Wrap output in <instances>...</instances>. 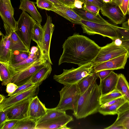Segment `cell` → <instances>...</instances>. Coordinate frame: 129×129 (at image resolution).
Here are the masks:
<instances>
[{
	"label": "cell",
	"instance_id": "ba28073f",
	"mask_svg": "<svg viewBox=\"0 0 129 129\" xmlns=\"http://www.w3.org/2000/svg\"><path fill=\"white\" fill-rule=\"evenodd\" d=\"M126 49L122 46H118L113 41L102 47L93 61L94 66L123 54L127 53Z\"/></svg>",
	"mask_w": 129,
	"mask_h": 129
},
{
	"label": "cell",
	"instance_id": "5bb4252c",
	"mask_svg": "<svg viewBox=\"0 0 129 129\" xmlns=\"http://www.w3.org/2000/svg\"><path fill=\"white\" fill-rule=\"evenodd\" d=\"M128 57L126 53L99 63L94 67V72L104 70L124 69Z\"/></svg>",
	"mask_w": 129,
	"mask_h": 129
},
{
	"label": "cell",
	"instance_id": "9a60e30c",
	"mask_svg": "<svg viewBox=\"0 0 129 129\" xmlns=\"http://www.w3.org/2000/svg\"><path fill=\"white\" fill-rule=\"evenodd\" d=\"M47 110L45 105L37 96L31 99L28 111V117L37 122L46 114Z\"/></svg>",
	"mask_w": 129,
	"mask_h": 129
},
{
	"label": "cell",
	"instance_id": "f546056e",
	"mask_svg": "<svg viewBox=\"0 0 129 129\" xmlns=\"http://www.w3.org/2000/svg\"><path fill=\"white\" fill-rule=\"evenodd\" d=\"M30 54V51L16 50L12 52L10 59L8 63L9 64H13L20 63L27 58Z\"/></svg>",
	"mask_w": 129,
	"mask_h": 129
},
{
	"label": "cell",
	"instance_id": "ab89813d",
	"mask_svg": "<svg viewBox=\"0 0 129 129\" xmlns=\"http://www.w3.org/2000/svg\"><path fill=\"white\" fill-rule=\"evenodd\" d=\"M18 87L16 84L13 82L9 83L7 85L6 90V92L8 94V96H10L16 91Z\"/></svg>",
	"mask_w": 129,
	"mask_h": 129
},
{
	"label": "cell",
	"instance_id": "7c38bea8",
	"mask_svg": "<svg viewBox=\"0 0 129 129\" xmlns=\"http://www.w3.org/2000/svg\"><path fill=\"white\" fill-rule=\"evenodd\" d=\"M101 14L108 18L116 24H122L126 19V15L122 13L119 6L112 4L110 3H105L100 7Z\"/></svg>",
	"mask_w": 129,
	"mask_h": 129
},
{
	"label": "cell",
	"instance_id": "f6af8a7d",
	"mask_svg": "<svg viewBox=\"0 0 129 129\" xmlns=\"http://www.w3.org/2000/svg\"><path fill=\"white\" fill-rule=\"evenodd\" d=\"M62 3L69 7L74 8V4L75 0H59Z\"/></svg>",
	"mask_w": 129,
	"mask_h": 129
},
{
	"label": "cell",
	"instance_id": "7402d4cb",
	"mask_svg": "<svg viewBox=\"0 0 129 129\" xmlns=\"http://www.w3.org/2000/svg\"><path fill=\"white\" fill-rule=\"evenodd\" d=\"M2 36L0 43V62L8 63L11 55V40L10 35H5L0 31Z\"/></svg>",
	"mask_w": 129,
	"mask_h": 129
},
{
	"label": "cell",
	"instance_id": "816d5d0a",
	"mask_svg": "<svg viewBox=\"0 0 129 129\" xmlns=\"http://www.w3.org/2000/svg\"><path fill=\"white\" fill-rule=\"evenodd\" d=\"M121 125L124 127L125 129H129V118L125 119Z\"/></svg>",
	"mask_w": 129,
	"mask_h": 129
},
{
	"label": "cell",
	"instance_id": "9f6ffc18",
	"mask_svg": "<svg viewBox=\"0 0 129 129\" xmlns=\"http://www.w3.org/2000/svg\"><path fill=\"white\" fill-rule=\"evenodd\" d=\"M0 3L11 4L10 0H0Z\"/></svg>",
	"mask_w": 129,
	"mask_h": 129
},
{
	"label": "cell",
	"instance_id": "f1b7e54d",
	"mask_svg": "<svg viewBox=\"0 0 129 129\" xmlns=\"http://www.w3.org/2000/svg\"><path fill=\"white\" fill-rule=\"evenodd\" d=\"M12 75L7 62H0V79L2 84L6 85L11 82Z\"/></svg>",
	"mask_w": 129,
	"mask_h": 129
},
{
	"label": "cell",
	"instance_id": "8d00e7d4",
	"mask_svg": "<svg viewBox=\"0 0 129 129\" xmlns=\"http://www.w3.org/2000/svg\"><path fill=\"white\" fill-rule=\"evenodd\" d=\"M129 118V108L118 114L115 122L112 125H121L123 121Z\"/></svg>",
	"mask_w": 129,
	"mask_h": 129
},
{
	"label": "cell",
	"instance_id": "11a10c76",
	"mask_svg": "<svg viewBox=\"0 0 129 129\" xmlns=\"http://www.w3.org/2000/svg\"><path fill=\"white\" fill-rule=\"evenodd\" d=\"M122 27L129 29V18L127 21L122 23Z\"/></svg>",
	"mask_w": 129,
	"mask_h": 129
},
{
	"label": "cell",
	"instance_id": "bcb514c9",
	"mask_svg": "<svg viewBox=\"0 0 129 129\" xmlns=\"http://www.w3.org/2000/svg\"><path fill=\"white\" fill-rule=\"evenodd\" d=\"M123 98V96L119 98L101 105L103 106L106 107L112 105L122 100Z\"/></svg>",
	"mask_w": 129,
	"mask_h": 129
},
{
	"label": "cell",
	"instance_id": "ac0fdd59",
	"mask_svg": "<svg viewBox=\"0 0 129 129\" xmlns=\"http://www.w3.org/2000/svg\"><path fill=\"white\" fill-rule=\"evenodd\" d=\"M129 108V102L124 98L118 102L106 107L101 106L99 112L104 115H117Z\"/></svg>",
	"mask_w": 129,
	"mask_h": 129
},
{
	"label": "cell",
	"instance_id": "30bf717a",
	"mask_svg": "<svg viewBox=\"0 0 129 129\" xmlns=\"http://www.w3.org/2000/svg\"><path fill=\"white\" fill-rule=\"evenodd\" d=\"M32 98L23 100L5 110L7 112V120H20L28 117L29 105Z\"/></svg>",
	"mask_w": 129,
	"mask_h": 129
},
{
	"label": "cell",
	"instance_id": "3957f363",
	"mask_svg": "<svg viewBox=\"0 0 129 129\" xmlns=\"http://www.w3.org/2000/svg\"><path fill=\"white\" fill-rule=\"evenodd\" d=\"M94 63L92 61L77 68L64 69L61 74L54 75L53 79L64 86L77 84L84 77L94 72Z\"/></svg>",
	"mask_w": 129,
	"mask_h": 129
},
{
	"label": "cell",
	"instance_id": "83f0119b",
	"mask_svg": "<svg viewBox=\"0 0 129 129\" xmlns=\"http://www.w3.org/2000/svg\"><path fill=\"white\" fill-rule=\"evenodd\" d=\"M66 114V111L56 109L55 108L51 109L47 108L46 114L37 121V124L49 121Z\"/></svg>",
	"mask_w": 129,
	"mask_h": 129
},
{
	"label": "cell",
	"instance_id": "4fadbf2b",
	"mask_svg": "<svg viewBox=\"0 0 129 129\" xmlns=\"http://www.w3.org/2000/svg\"><path fill=\"white\" fill-rule=\"evenodd\" d=\"M30 51V54L29 57L22 62L16 64H8L9 68L12 77L16 73L32 65L39 59L42 54L38 45L32 47Z\"/></svg>",
	"mask_w": 129,
	"mask_h": 129
},
{
	"label": "cell",
	"instance_id": "7bdbcfd3",
	"mask_svg": "<svg viewBox=\"0 0 129 129\" xmlns=\"http://www.w3.org/2000/svg\"><path fill=\"white\" fill-rule=\"evenodd\" d=\"M129 0H123L121 5L119 6L121 11L125 15L127 14Z\"/></svg>",
	"mask_w": 129,
	"mask_h": 129
},
{
	"label": "cell",
	"instance_id": "680465c9",
	"mask_svg": "<svg viewBox=\"0 0 129 129\" xmlns=\"http://www.w3.org/2000/svg\"><path fill=\"white\" fill-rule=\"evenodd\" d=\"M71 128L68 127L67 126V125H65L63 126L60 129H71Z\"/></svg>",
	"mask_w": 129,
	"mask_h": 129
},
{
	"label": "cell",
	"instance_id": "60d3db41",
	"mask_svg": "<svg viewBox=\"0 0 129 129\" xmlns=\"http://www.w3.org/2000/svg\"><path fill=\"white\" fill-rule=\"evenodd\" d=\"M113 70H106L101 71L96 73L97 76L100 79V80H102L108 76Z\"/></svg>",
	"mask_w": 129,
	"mask_h": 129
},
{
	"label": "cell",
	"instance_id": "44dd1931",
	"mask_svg": "<svg viewBox=\"0 0 129 129\" xmlns=\"http://www.w3.org/2000/svg\"><path fill=\"white\" fill-rule=\"evenodd\" d=\"M4 27L6 34H9L11 40V49L12 52L18 50L28 51L30 50L19 37L15 30L8 26L4 22Z\"/></svg>",
	"mask_w": 129,
	"mask_h": 129
},
{
	"label": "cell",
	"instance_id": "d4e9b609",
	"mask_svg": "<svg viewBox=\"0 0 129 129\" xmlns=\"http://www.w3.org/2000/svg\"><path fill=\"white\" fill-rule=\"evenodd\" d=\"M52 71L51 64L48 63L34 75L30 80L34 84L39 86L50 76Z\"/></svg>",
	"mask_w": 129,
	"mask_h": 129
},
{
	"label": "cell",
	"instance_id": "b9f144b4",
	"mask_svg": "<svg viewBox=\"0 0 129 129\" xmlns=\"http://www.w3.org/2000/svg\"><path fill=\"white\" fill-rule=\"evenodd\" d=\"M7 112L6 110L0 111V129H1L4 123L7 121Z\"/></svg>",
	"mask_w": 129,
	"mask_h": 129
},
{
	"label": "cell",
	"instance_id": "91938a15",
	"mask_svg": "<svg viewBox=\"0 0 129 129\" xmlns=\"http://www.w3.org/2000/svg\"><path fill=\"white\" fill-rule=\"evenodd\" d=\"M104 2L105 3H110V0H103Z\"/></svg>",
	"mask_w": 129,
	"mask_h": 129
},
{
	"label": "cell",
	"instance_id": "d590c367",
	"mask_svg": "<svg viewBox=\"0 0 129 129\" xmlns=\"http://www.w3.org/2000/svg\"><path fill=\"white\" fill-rule=\"evenodd\" d=\"M36 85H37L33 83L30 80L24 84L18 86L16 91L11 94L10 96H12L22 92Z\"/></svg>",
	"mask_w": 129,
	"mask_h": 129
},
{
	"label": "cell",
	"instance_id": "277c9868",
	"mask_svg": "<svg viewBox=\"0 0 129 129\" xmlns=\"http://www.w3.org/2000/svg\"><path fill=\"white\" fill-rule=\"evenodd\" d=\"M59 92L60 99L56 109L64 111H75L80 95L77 84L64 86Z\"/></svg>",
	"mask_w": 129,
	"mask_h": 129
},
{
	"label": "cell",
	"instance_id": "d6986e66",
	"mask_svg": "<svg viewBox=\"0 0 129 129\" xmlns=\"http://www.w3.org/2000/svg\"><path fill=\"white\" fill-rule=\"evenodd\" d=\"M54 5L56 9L53 12L73 23L81 25L82 19L75 11L73 9L56 4Z\"/></svg>",
	"mask_w": 129,
	"mask_h": 129
},
{
	"label": "cell",
	"instance_id": "603a6c76",
	"mask_svg": "<svg viewBox=\"0 0 129 129\" xmlns=\"http://www.w3.org/2000/svg\"><path fill=\"white\" fill-rule=\"evenodd\" d=\"M19 9L28 12L38 23L41 24L42 17L36 7L35 3L29 0H21Z\"/></svg>",
	"mask_w": 129,
	"mask_h": 129
},
{
	"label": "cell",
	"instance_id": "836d02e7",
	"mask_svg": "<svg viewBox=\"0 0 129 129\" xmlns=\"http://www.w3.org/2000/svg\"><path fill=\"white\" fill-rule=\"evenodd\" d=\"M110 24L115 30L118 38L122 41L129 40V29L111 23Z\"/></svg>",
	"mask_w": 129,
	"mask_h": 129
},
{
	"label": "cell",
	"instance_id": "74e56055",
	"mask_svg": "<svg viewBox=\"0 0 129 129\" xmlns=\"http://www.w3.org/2000/svg\"><path fill=\"white\" fill-rule=\"evenodd\" d=\"M83 8L97 15L99 14V11L100 10V7L99 6L92 3L84 4Z\"/></svg>",
	"mask_w": 129,
	"mask_h": 129
},
{
	"label": "cell",
	"instance_id": "e0dca14e",
	"mask_svg": "<svg viewBox=\"0 0 129 129\" xmlns=\"http://www.w3.org/2000/svg\"><path fill=\"white\" fill-rule=\"evenodd\" d=\"M73 121L72 116L67 114L55 119L37 124L36 129H59Z\"/></svg>",
	"mask_w": 129,
	"mask_h": 129
},
{
	"label": "cell",
	"instance_id": "6f0895ef",
	"mask_svg": "<svg viewBox=\"0 0 129 129\" xmlns=\"http://www.w3.org/2000/svg\"><path fill=\"white\" fill-rule=\"evenodd\" d=\"M5 98V97L3 95H0V103H1Z\"/></svg>",
	"mask_w": 129,
	"mask_h": 129
},
{
	"label": "cell",
	"instance_id": "681fc988",
	"mask_svg": "<svg viewBox=\"0 0 129 129\" xmlns=\"http://www.w3.org/2000/svg\"><path fill=\"white\" fill-rule=\"evenodd\" d=\"M105 129H125L122 125H111L110 126L104 128Z\"/></svg>",
	"mask_w": 129,
	"mask_h": 129
},
{
	"label": "cell",
	"instance_id": "52a82bcc",
	"mask_svg": "<svg viewBox=\"0 0 129 129\" xmlns=\"http://www.w3.org/2000/svg\"><path fill=\"white\" fill-rule=\"evenodd\" d=\"M48 63L42 54L39 59L32 65L14 75L10 82L15 84L18 86L24 84L30 80L34 75Z\"/></svg>",
	"mask_w": 129,
	"mask_h": 129
},
{
	"label": "cell",
	"instance_id": "484cf974",
	"mask_svg": "<svg viewBox=\"0 0 129 129\" xmlns=\"http://www.w3.org/2000/svg\"><path fill=\"white\" fill-rule=\"evenodd\" d=\"M115 88L129 102V84L123 74H118V79Z\"/></svg>",
	"mask_w": 129,
	"mask_h": 129
},
{
	"label": "cell",
	"instance_id": "9c48e42d",
	"mask_svg": "<svg viewBox=\"0 0 129 129\" xmlns=\"http://www.w3.org/2000/svg\"><path fill=\"white\" fill-rule=\"evenodd\" d=\"M44 33L43 40L40 48L41 52L48 62L52 65L50 55L51 39L54 28L51 17L47 15L46 22L43 26Z\"/></svg>",
	"mask_w": 129,
	"mask_h": 129
},
{
	"label": "cell",
	"instance_id": "1f68e13d",
	"mask_svg": "<svg viewBox=\"0 0 129 129\" xmlns=\"http://www.w3.org/2000/svg\"><path fill=\"white\" fill-rule=\"evenodd\" d=\"M37 122L28 117L19 120L14 129H36Z\"/></svg>",
	"mask_w": 129,
	"mask_h": 129
},
{
	"label": "cell",
	"instance_id": "94428289",
	"mask_svg": "<svg viewBox=\"0 0 129 129\" xmlns=\"http://www.w3.org/2000/svg\"><path fill=\"white\" fill-rule=\"evenodd\" d=\"M127 14H128L129 16V0L128 2V11Z\"/></svg>",
	"mask_w": 129,
	"mask_h": 129
},
{
	"label": "cell",
	"instance_id": "6da1fadb",
	"mask_svg": "<svg viewBox=\"0 0 129 129\" xmlns=\"http://www.w3.org/2000/svg\"><path fill=\"white\" fill-rule=\"evenodd\" d=\"M63 51L58 65L63 63H73L79 66L93 61L100 47L85 36L74 34L68 37L62 45Z\"/></svg>",
	"mask_w": 129,
	"mask_h": 129
},
{
	"label": "cell",
	"instance_id": "6125c7cd",
	"mask_svg": "<svg viewBox=\"0 0 129 129\" xmlns=\"http://www.w3.org/2000/svg\"><path fill=\"white\" fill-rule=\"evenodd\" d=\"M79 0L81 1L82 2H83V3H84V0Z\"/></svg>",
	"mask_w": 129,
	"mask_h": 129
},
{
	"label": "cell",
	"instance_id": "d6a6232c",
	"mask_svg": "<svg viewBox=\"0 0 129 129\" xmlns=\"http://www.w3.org/2000/svg\"><path fill=\"white\" fill-rule=\"evenodd\" d=\"M123 96L122 94L116 89L111 92L103 96L100 98L101 105L119 97Z\"/></svg>",
	"mask_w": 129,
	"mask_h": 129
},
{
	"label": "cell",
	"instance_id": "8992f818",
	"mask_svg": "<svg viewBox=\"0 0 129 129\" xmlns=\"http://www.w3.org/2000/svg\"><path fill=\"white\" fill-rule=\"evenodd\" d=\"M81 23L83 33L88 35L99 34L110 38L113 41L118 38L115 30L109 23L102 24L82 20Z\"/></svg>",
	"mask_w": 129,
	"mask_h": 129
},
{
	"label": "cell",
	"instance_id": "ee69618b",
	"mask_svg": "<svg viewBox=\"0 0 129 129\" xmlns=\"http://www.w3.org/2000/svg\"><path fill=\"white\" fill-rule=\"evenodd\" d=\"M84 4L92 3L97 5L100 7L103 6L104 4V3L103 0H84Z\"/></svg>",
	"mask_w": 129,
	"mask_h": 129
},
{
	"label": "cell",
	"instance_id": "f5cc1de1",
	"mask_svg": "<svg viewBox=\"0 0 129 129\" xmlns=\"http://www.w3.org/2000/svg\"><path fill=\"white\" fill-rule=\"evenodd\" d=\"M114 44L116 46H121L122 41L119 38H116L113 41Z\"/></svg>",
	"mask_w": 129,
	"mask_h": 129
},
{
	"label": "cell",
	"instance_id": "f35d334b",
	"mask_svg": "<svg viewBox=\"0 0 129 129\" xmlns=\"http://www.w3.org/2000/svg\"><path fill=\"white\" fill-rule=\"evenodd\" d=\"M18 121L17 120H7L4 123L1 129H14Z\"/></svg>",
	"mask_w": 129,
	"mask_h": 129
},
{
	"label": "cell",
	"instance_id": "c3c4849f",
	"mask_svg": "<svg viewBox=\"0 0 129 129\" xmlns=\"http://www.w3.org/2000/svg\"><path fill=\"white\" fill-rule=\"evenodd\" d=\"M84 3L79 0H75L74 4L75 8L81 9L83 8L82 5Z\"/></svg>",
	"mask_w": 129,
	"mask_h": 129
},
{
	"label": "cell",
	"instance_id": "5b68a950",
	"mask_svg": "<svg viewBox=\"0 0 129 129\" xmlns=\"http://www.w3.org/2000/svg\"><path fill=\"white\" fill-rule=\"evenodd\" d=\"M36 22L25 11H22L17 21V28L15 31L29 50L34 26Z\"/></svg>",
	"mask_w": 129,
	"mask_h": 129
},
{
	"label": "cell",
	"instance_id": "2e32d148",
	"mask_svg": "<svg viewBox=\"0 0 129 129\" xmlns=\"http://www.w3.org/2000/svg\"><path fill=\"white\" fill-rule=\"evenodd\" d=\"M14 11L11 4L0 3V15L3 22L15 31L17 23L13 16Z\"/></svg>",
	"mask_w": 129,
	"mask_h": 129
},
{
	"label": "cell",
	"instance_id": "e575fe53",
	"mask_svg": "<svg viewBox=\"0 0 129 129\" xmlns=\"http://www.w3.org/2000/svg\"><path fill=\"white\" fill-rule=\"evenodd\" d=\"M37 6L39 8L53 11L56 9L54 4L48 0H37Z\"/></svg>",
	"mask_w": 129,
	"mask_h": 129
},
{
	"label": "cell",
	"instance_id": "7a4b0ae2",
	"mask_svg": "<svg viewBox=\"0 0 129 129\" xmlns=\"http://www.w3.org/2000/svg\"><path fill=\"white\" fill-rule=\"evenodd\" d=\"M96 80H94L87 90L80 95L76 108L72 114L77 119L85 118L99 112L101 106V94Z\"/></svg>",
	"mask_w": 129,
	"mask_h": 129
},
{
	"label": "cell",
	"instance_id": "4316f807",
	"mask_svg": "<svg viewBox=\"0 0 129 129\" xmlns=\"http://www.w3.org/2000/svg\"><path fill=\"white\" fill-rule=\"evenodd\" d=\"M98 77L96 73L94 72L84 77L77 83L80 95L87 90L93 81L96 80Z\"/></svg>",
	"mask_w": 129,
	"mask_h": 129
},
{
	"label": "cell",
	"instance_id": "db71d44e",
	"mask_svg": "<svg viewBox=\"0 0 129 129\" xmlns=\"http://www.w3.org/2000/svg\"><path fill=\"white\" fill-rule=\"evenodd\" d=\"M54 4H56L59 6L68 7L67 5L64 4L60 1L59 0H48Z\"/></svg>",
	"mask_w": 129,
	"mask_h": 129
},
{
	"label": "cell",
	"instance_id": "8fae6325",
	"mask_svg": "<svg viewBox=\"0 0 129 129\" xmlns=\"http://www.w3.org/2000/svg\"><path fill=\"white\" fill-rule=\"evenodd\" d=\"M39 86L35 85L28 90L19 94L5 98L0 103V111L5 110L14 104L25 99L37 96Z\"/></svg>",
	"mask_w": 129,
	"mask_h": 129
},
{
	"label": "cell",
	"instance_id": "f907efd6",
	"mask_svg": "<svg viewBox=\"0 0 129 129\" xmlns=\"http://www.w3.org/2000/svg\"><path fill=\"white\" fill-rule=\"evenodd\" d=\"M123 0H110V3L112 5L118 6L121 5Z\"/></svg>",
	"mask_w": 129,
	"mask_h": 129
},
{
	"label": "cell",
	"instance_id": "cb8c5ba5",
	"mask_svg": "<svg viewBox=\"0 0 129 129\" xmlns=\"http://www.w3.org/2000/svg\"><path fill=\"white\" fill-rule=\"evenodd\" d=\"M73 9L82 20L102 24H108L109 23L101 17L99 14L97 15L83 8L81 9L74 8Z\"/></svg>",
	"mask_w": 129,
	"mask_h": 129
},
{
	"label": "cell",
	"instance_id": "4dcf8cb0",
	"mask_svg": "<svg viewBox=\"0 0 129 129\" xmlns=\"http://www.w3.org/2000/svg\"><path fill=\"white\" fill-rule=\"evenodd\" d=\"M44 33L43 27L36 22L34 25L32 40L37 44L39 48L42 43Z\"/></svg>",
	"mask_w": 129,
	"mask_h": 129
},
{
	"label": "cell",
	"instance_id": "7dc6e473",
	"mask_svg": "<svg viewBox=\"0 0 129 129\" xmlns=\"http://www.w3.org/2000/svg\"><path fill=\"white\" fill-rule=\"evenodd\" d=\"M122 43L121 46L124 47L127 50V54L129 58V40L122 41Z\"/></svg>",
	"mask_w": 129,
	"mask_h": 129
},
{
	"label": "cell",
	"instance_id": "ffe728a7",
	"mask_svg": "<svg viewBox=\"0 0 129 129\" xmlns=\"http://www.w3.org/2000/svg\"><path fill=\"white\" fill-rule=\"evenodd\" d=\"M118 79V75L113 71L104 79L100 80L99 85L101 96L107 94L114 90Z\"/></svg>",
	"mask_w": 129,
	"mask_h": 129
}]
</instances>
